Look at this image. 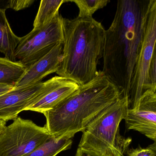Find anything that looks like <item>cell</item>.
<instances>
[{"label": "cell", "mask_w": 156, "mask_h": 156, "mask_svg": "<svg viewBox=\"0 0 156 156\" xmlns=\"http://www.w3.org/2000/svg\"><path fill=\"white\" fill-rule=\"evenodd\" d=\"M147 2L118 1L114 20L105 30L102 71L128 97L142 40Z\"/></svg>", "instance_id": "obj_1"}, {"label": "cell", "mask_w": 156, "mask_h": 156, "mask_svg": "<svg viewBox=\"0 0 156 156\" xmlns=\"http://www.w3.org/2000/svg\"><path fill=\"white\" fill-rule=\"evenodd\" d=\"M123 95L103 72L52 109L44 113L45 127L55 138H73L103 110Z\"/></svg>", "instance_id": "obj_2"}, {"label": "cell", "mask_w": 156, "mask_h": 156, "mask_svg": "<svg viewBox=\"0 0 156 156\" xmlns=\"http://www.w3.org/2000/svg\"><path fill=\"white\" fill-rule=\"evenodd\" d=\"M62 54L56 73L83 85L98 73L103 57L105 30L93 17L63 18Z\"/></svg>", "instance_id": "obj_3"}, {"label": "cell", "mask_w": 156, "mask_h": 156, "mask_svg": "<svg viewBox=\"0 0 156 156\" xmlns=\"http://www.w3.org/2000/svg\"><path fill=\"white\" fill-rule=\"evenodd\" d=\"M129 108L128 97L122 95L87 126L78 148L98 155L124 156L131 139L120 135L119 125Z\"/></svg>", "instance_id": "obj_4"}, {"label": "cell", "mask_w": 156, "mask_h": 156, "mask_svg": "<svg viewBox=\"0 0 156 156\" xmlns=\"http://www.w3.org/2000/svg\"><path fill=\"white\" fill-rule=\"evenodd\" d=\"M156 0L147 1L143 20L141 44L129 87V102L135 105L143 93L150 90L149 72L156 55Z\"/></svg>", "instance_id": "obj_5"}, {"label": "cell", "mask_w": 156, "mask_h": 156, "mask_svg": "<svg viewBox=\"0 0 156 156\" xmlns=\"http://www.w3.org/2000/svg\"><path fill=\"white\" fill-rule=\"evenodd\" d=\"M0 135V156H23L46 142L51 135L45 126L17 117Z\"/></svg>", "instance_id": "obj_6"}, {"label": "cell", "mask_w": 156, "mask_h": 156, "mask_svg": "<svg viewBox=\"0 0 156 156\" xmlns=\"http://www.w3.org/2000/svg\"><path fill=\"white\" fill-rule=\"evenodd\" d=\"M63 17L59 12L48 24L38 30H33L20 37L15 50L16 61L26 68L48 54L57 44L63 41Z\"/></svg>", "instance_id": "obj_7"}, {"label": "cell", "mask_w": 156, "mask_h": 156, "mask_svg": "<svg viewBox=\"0 0 156 156\" xmlns=\"http://www.w3.org/2000/svg\"><path fill=\"white\" fill-rule=\"evenodd\" d=\"M124 119L128 129L138 131L156 142V92H144L135 105L127 109Z\"/></svg>", "instance_id": "obj_8"}, {"label": "cell", "mask_w": 156, "mask_h": 156, "mask_svg": "<svg viewBox=\"0 0 156 156\" xmlns=\"http://www.w3.org/2000/svg\"><path fill=\"white\" fill-rule=\"evenodd\" d=\"M79 86L66 77L55 76L44 82L38 95L25 110L44 113L52 109L75 92Z\"/></svg>", "instance_id": "obj_9"}, {"label": "cell", "mask_w": 156, "mask_h": 156, "mask_svg": "<svg viewBox=\"0 0 156 156\" xmlns=\"http://www.w3.org/2000/svg\"><path fill=\"white\" fill-rule=\"evenodd\" d=\"M44 82L23 87H14L0 96V119L13 120L31 103L44 86Z\"/></svg>", "instance_id": "obj_10"}, {"label": "cell", "mask_w": 156, "mask_h": 156, "mask_svg": "<svg viewBox=\"0 0 156 156\" xmlns=\"http://www.w3.org/2000/svg\"><path fill=\"white\" fill-rule=\"evenodd\" d=\"M63 43L57 44L46 55L26 68L14 87L33 85L42 82L47 76L57 72L62 62Z\"/></svg>", "instance_id": "obj_11"}, {"label": "cell", "mask_w": 156, "mask_h": 156, "mask_svg": "<svg viewBox=\"0 0 156 156\" xmlns=\"http://www.w3.org/2000/svg\"><path fill=\"white\" fill-rule=\"evenodd\" d=\"M20 37L17 36L11 28L6 15V9L0 8V53L12 62H17L15 51Z\"/></svg>", "instance_id": "obj_12"}, {"label": "cell", "mask_w": 156, "mask_h": 156, "mask_svg": "<svg viewBox=\"0 0 156 156\" xmlns=\"http://www.w3.org/2000/svg\"><path fill=\"white\" fill-rule=\"evenodd\" d=\"M20 62L0 57V84L15 87L26 70Z\"/></svg>", "instance_id": "obj_13"}, {"label": "cell", "mask_w": 156, "mask_h": 156, "mask_svg": "<svg viewBox=\"0 0 156 156\" xmlns=\"http://www.w3.org/2000/svg\"><path fill=\"white\" fill-rule=\"evenodd\" d=\"M73 142V138L52 136L44 144L23 156H56L62 151L71 148Z\"/></svg>", "instance_id": "obj_14"}, {"label": "cell", "mask_w": 156, "mask_h": 156, "mask_svg": "<svg viewBox=\"0 0 156 156\" xmlns=\"http://www.w3.org/2000/svg\"><path fill=\"white\" fill-rule=\"evenodd\" d=\"M64 2V0H42L34 23L33 30L41 29L49 23Z\"/></svg>", "instance_id": "obj_15"}, {"label": "cell", "mask_w": 156, "mask_h": 156, "mask_svg": "<svg viewBox=\"0 0 156 156\" xmlns=\"http://www.w3.org/2000/svg\"><path fill=\"white\" fill-rule=\"evenodd\" d=\"M66 2L75 3L79 9L77 17H92L93 14L98 10L103 9L110 2L109 0H69Z\"/></svg>", "instance_id": "obj_16"}, {"label": "cell", "mask_w": 156, "mask_h": 156, "mask_svg": "<svg viewBox=\"0 0 156 156\" xmlns=\"http://www.w3.org/2000/svg\"><path fill=\"white\" fill-rule=\"evenodd\" d=\"M126 156H156V142H154L147 147L139 146L136 148L128 149Z\"/></svg>", "instance_id": "obj_17"}, {"label": "cell", "mask_w": 156, "mask_h": 156, "mask_svg": "<svg viewBox=\"0 0 156 156\" xmlns=\"http://www.w3.org/2000/svg\"><path fill=\"white\" fill-rule=\"evenodd\" d=\"M33 0H12L8 2V8L14 10H21L28 8L34 2Z\"/></svg>", "instance_id": "obj_18"}, {"label": "cell", "mask_w": 156, "mask_h": 156, "mask_svg": "<svg viewBox=\"0 0 156 156\" xmlns=\"http://www.w3.org/2000/svg\"><path fill=\"white\" fill-rule=\"evenodd\" d=\"M149 87L150 90L156 92V55L153 57L149 72Z\"/></svg>", "instance_id": "obj_19"}, {"label": "cell", "mask_w": 156, "mask_h": 156, "mask_svg": "<svg viewBox=\"0 0 156 156\" xmlns=\"http://www.w3.org/2000/svg\"><path fill=\"white\" fill-rule=\"evenodd\" d=\"M75 156H110L106 155H98L95 153H91L88 151H85L78 148L76 154Z\"/></svg>", "instance_id": "obj_20"}, {"label": "cell", "mask_w": 156, "mask_h": 156, "mask_svg": "<svg viewBox=\"0 0 156 156\" xmlns=\"http://www.w3.org/2000/svg\"><path fill=\"white\" fill-rule=\"evenodd\" d=\"M14 87L13 86L9 85L4 84H0V96L10 91Z\"/></svg>", "instance_id": "obj_21"}, {"label": "cell", "mask_w": 156, "mask_h": 156, "mask_svg": "<svg viewBox=\"0 0 156 156\" xmlns=\"http://www.w3.org/2000/svg\"><path fill=\"white\" fill-rule=\"evenodd\" d=\"M6 122L3 120L0 119V135L2 134V131L5 129L6 126Z\"/></svg>", "instance_id": "obj_22"}]
</instances>
